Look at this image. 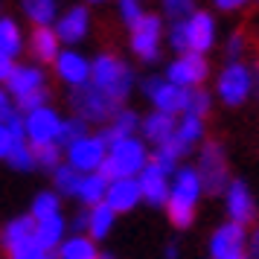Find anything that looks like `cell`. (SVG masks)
Here are the masks:
<instances>
[{"instance_id": "cell-1", "label": "cell", "mask_w": 259, "mask_h": 259, "mask_svg": "<svg viewBox=\"0 0 259 259\" xmlns=\"http://www.w3.org/2000/svg\"><path fill=\"white\" fill-rule=\"evenodd\" d=\"M201 192V175L198 169L192 166H178L172 172V181H169V198H166V212H169V222L175 227H189L192 219H195V204H198Z\"/></svg>"}, {"instance_id": "cell-2", "label": "cell", "mask_w": 259, "mask_h": 259, "mask_svg": "<svg viewBox=\"0 0 259 259\" xmlns=\"http://www.w3.org/2000/svg\"><path fill=\"white\" fill-rule=\"evenodd\" d=\"M149 160V154H146V146H143L134 134L128 137H119L108 146V154L105 160L99 163V175H105L108 181H114V178H128V175H137L143 166Z\"/></svg>"}, {"instance_id": "cell-3", "label": "cell", "mask_w": 259, "mask_h": 259, "mask_svg": "<svg viewBox=\"0 0 259 259\" xmlns=\"http://www.w3.org/2000/svg\"><path fill=\"white\" fill-rule=\"evenodd\" d=\"M70 102H73V111H76L79 117H84L88 122H111L114 114L122 108V102H119L117 96L105 94V91L96 88L91 79L84 84H76Z\"/></svg>"}, {"instance_id": "cell-4", "label": "cell", "mask_w": 259, "mask_h": 259, "mask_svg": "<svg viewBox=\"0 0 259 259\" xmlns=\"http://www.w3.org/2000/svg\"><path fill=\"white\" fill-rule=\"evenodd\" d=\"M91 82L96 88H102L105 94L117 96L119 102H125L131 84H134V76L131 70L117 59V56H99V59L91 64Z\"/></svg>"}, {"instance_id": "cell-5", "label": "cell", "mask_w": 259, "mask_h": 259, "mask_svg": "<svg viewBox=\"0 0 259 259\" xmlns=\"http://www.w3.org/2000/svg\"><path fill=\"white\" fill-rule=\"evenodd\" d=\"M3 247L12 259H44L47 253L35 242V215H21L6 224L3 230Z\"/></svg>"}, {"instance_id": "cell-6", "label": "cell", "mask_w": 259, "mask_h": 259, "mask_svg": "<svg viewBox=\"0 0 259 259\" xmlns=\"http://www.w3.org/2000/svg\"><path fill=\"white\" fill-rule=\"evenodd\" d=\"M198 175H201V187L210 195H222L224 187L230 184V172H227V157L224 149L219 143H204L198 157Z\"/></svg>"}, {"instance_id": "cell-7", "label": "cell", "mask_w": 259, "mask_h": 259, "mask_svg": "<svg viewBox=\"0 0 259 259\" xmlns=\"http://www.w3.org/2000/svg\"><path fill=\"white\" fill-rule=\"evenodd\" d=\"M215 91H219L224 105H233V108L242 105L247 96L253 94V73H250V67L242 64L239 59L230 61V64L222 70V76H219Z\"/></svg>"}, {"instance_id": "cell-8", "label": "cell", "mask_w": 259, "mask_h": 259, "mask_svg": "<svg viewBox=\"0 0 259 259\" xmlns=\"http://www.w3.org/2000/svg\"><path fill=\"white\" fill-rule=\"evenodd\" d=\"M160 35L163 24L157 15H140V21L131 24V50L143 61H157L160 56Z\"/></svg>"}, {"instance_id": "cell-9", "label": "cell", "mask_w": 259, "mask_h": 259, "mask_svg": "<svg viewBox=\"0 0 259 259\" xmlns=\"http://www.w3.org/2000/svg\"><path fill=\"white\" fill-rule=\"evenodd\" d=\"M210 256L212 259H242V256H247L245 224L233 222V219L227 224H222V227L210 236Z\"/></svg>"}, {"instance_id": "cell-10", "label": "cell", "mask_w": 259, "mask_h": 259, "mask_svg": "<svg viewBox=\"0 0 259 259\" xmlns=\"http://www.w3.org/2000/svg\"><path fill=\"white\" fill-rule=\"evenodd\" d=\"M207 59H204V53H195V50H184L181 56H178L172 64H169V70H166V79L169 82L181 84V88H195L207 79Z\"/></svg>"}, {"instance_id": "cell-11", "label": "cell", "mask_w": 259, "mask_h": 259, "mask_svg": "<svg viewBox=\"0 0 259 259\" xmlns=\"http://www.w3.org/2000/svg\"><path fill=\"white\" fill-rule=\"evenodd\" d=\"M108 154V143L102 137H79L67 146V163L79 172H96L99 163L105 160Z\"/></svg>"}, {"instance_id": "cell-12", "label": "cell", "mask_w": 259, "mask_h": 259, "mask_svg": "<svg viewBox=\"0 0 259 259\" xmlns=\"http://www.w3.org/2000/svg\"><path fill=\"white\" fill-rule=\"evenodd\" d=\"M143 91H146V96L154 102L157 111H166V114H184L187 88L169 82V79H160V76H152V79L143 82Z\"/></svg>"}, {"instance_id": "cell-13", "label": "cell", "mask_w": 259, "mask_h": 259, "mask_svg": "<svg viewBox=\"0 0 259 259\" xmlns=\"http://www.w3.org/2000/svg\"><path fill=\"white\" fill-rule=\"evenodd\" d=\"M137 181H140V192L143 198L149 201L152 207H163L166 198H169V172L157 160H146L140 172H137Z\"/></svg>"}, {"instance_id": "cell-14", "label": "cell", "mask_w": 259, "mask_h": 259, "mask_svg": "<svg viewBox=\"0 0 259 259\" xmlns=\"http://www.w3.org/2000/svg\"><path fill=\"white\" fill-rule=\"evenodd\" d=\"M143 192H140V181L137 175H128V178H114L108 181V189H105V204L111 207L114 212H128L140 204Z\"/></svg>"}, {"instance_id": "cell-15", "label": "cell", "mask_w": 259, "mask_h": 259, "mask_svg": "<svg viewBox=\"0 0 259 259\" xmlns=\"http://www.w3.org/2000/svg\"><path fill=\"white\" fill-rule=\"evenodd\" d=\"M24 128H26V140L29 143H47V140H56L59 137L61 119L56 111H50L47 105H41V108L26 114Z\"/></svg>"}, {"instance_id": "cell-16", "label": "cell", "mask_w": 259, "mask_h": 259, "mask_svg": "<svg viewBox=\"0 0 259 259\" xmlns=\"http://www.w3.org/2000/svg\"><path fill=\"white\" fill-rule=\"evenodd\" d=\"M224 201H227V215L239 224H247L253 222L256 215V201L250 195V189L242 184V181H230L224 187Z\"/></svg>"}, {"instance_id": "cell-17", "label": "cell", "mask_w": 259, "mask_h": 259, "mask_svg": "<svg viewBox=\"0 0 259 259\" xmlns=\"http://www.w3.org/2000/svg\"><path fill=\"white\" fill-rule=\"evenodd\" d=\"M187 24V47L195 53H207L215 44V21L210 12H192L184 18Z\"/></svg>"}, {"instance_id": "cell-18", "label": "cell", "mask_w": 259, "mask_h": 259, "mask_svg": "<svg viewBox=\"0 0 259 259\" xmlns=\"http://www.w3.org/2000/svg\"><path fill=\"white\" fill-rule=\"evenodd\" d=\"M56 73H59L61 82L76 88V84H84L91 79V61L79 53H73V50H64L56 56Z\"/></svg>"}, {"instance_id": "cell-19", "label": "cell", "mask_w": 259, "mask_h": 259, "mask_svg": "<svg viewBox=\"0 0 259 259\" xmlns=\"http://www.w3.org/2000/svg\"><path fill=\"white\" fill-rule=\"evenodd\" d=\"M88 26H91V15L84 6H73L67 12L59 18V26H56V32H59V41L64 44H76V41H82L88 35Z\"/></svg>"}, {"instance_id": "cell-20", "label": "cell", "mask_w": 259, "mask_h": 259, "mask_svg": "<svg viewBox=\"0 0 259 259\" xmlns=\"http://www.w3.org/2000/svg\"><path fill=\"white\" fill-rule=\"evenodd\" d=\"M61 236H64V219H61L59 212L35 219V242L44 253H53L61 245Z\"/></svg>"}, {"instance_id": "cell-21", "label": "cell", "mask_w": 259, "mask_h": 259, "mask_svg": "<svg viewBox=\"0 0 259 259\" xmlns=\"http://www.w3.org/2000/svg\"><path fill=\"white\" fill-rule=\"evenodd\" d=\"M175 125H178V119L175 114H166V111H157L154 108V114H149V117L140 122V128H143V137L149 143H163L166 137H172L175 134Z\"/></svg>"}, {"instance_id": "cell-22", "label": "cell", "mask_w": 259, "mask_h": 259, "mask_svg": "<svg viewBox=\"0 0 259 259\" xmlns=\"http://www.w3.org/2000/svg\"><path fill=\"white\" fill-rule=\"evenodd\" d=\"M32 56L38 61H56V56H59V32L50 29V24L32 29Z\"/></svg>"}, {"instance_id": "cell-23", "label": "cell", "mask_w": 259, "mask_h": 259, "mask_svg": "<svg viewBox=\"0 0 259 259\" xmlns=\"http://www.w3.org/2000/svg\"><path fill=\"white\" fill-rule=\"evenodd\" d=\"M6 84H9V91H12L15 96H21V94H26V91L44 88V73L38 70V67H32V64H24V67H15L12 76L6 79Z\"/></svg>"}, {"instance_id": "cell-24", "label": "cell", "mask_w": 259, "mask_h": 259, "mask_svg": "<svg viewBox=\"0 0 259 259\" xmlns=\"http://www.w3.org/2000/svg\"><path fill=\"white\" fill-rule=\"evenodd\" d=\"M114 215H117V212L111 210L105 201L91 204V212H88V233L94 236V239H105V236L111 233V227H114Z\"/></svg>"}, {"instance_id": "cell-25", "label": "cell", "mask_w": 259, "mask_h": 259, "mask_svg": "<svg viewBox=\"0 0 259 259\" xmlns=\"http://www.w3.org/2000/svg\"><path fill=\"white\" fill-rule=\"evenodd\" d=\"M137 128H140V119H137V114H131V111H122V108H119L117 114H114V119H111V125H108L99 137L111 146V143L119 140V137H128V134H134Z\"/></svg>"}, {"instance_id": "cell-26", "label": "cell", "mask_w": 259, "mask_h": 259, "mask_svg": "<svg viewBox=\"0 0 259 259\" xmlns=\"http://www.w3.org/2000/svg\"><path fill=\"white\" fill-rule=\"evenodd\" d=\"M6 160H9L12 169H18V172L35 169V154H32V146L26 140V134H12V146H9Z\"/></svg>"}, {"instance_id": "cell-27", "label": "cell", "mask_w": 259, "mask_h": 259, "mask_svg": "<svg viewBox=\"0 0 259 259\" xmlns=\"http://www.w3.org/2000/svg\"><path fill=\"white\" fill-rule=\"evenodd\" d=\"M105 189H108V178L105 175H99V172H84L76 198H82L84 204L91 207V204H96V201H105Z\"/></svg>"}, {"instance_id": "cell-28", "label": "cell", "mask_w": 259, "mask_h": 259, "mask_svg": "<svg viewBox=\"0 0 259 259\" xmlns=\"http://www.w3.org/2000/svg\"><path fill=\"white\" fill-rule=\"evenodd\" d=\"M59 256L61 259H96L99 253H96L94 239H84V236L79 233V236H73V239H67V242H61Z\"/></svg>"}, {"instance_id": "cell-29", "label": "cell", "mask_w": 259, "mask_h": 259, "mask_svg": "<svg viewBox=\"0 0 259 259\" xmlns=\"http://www.w3.org/2000/svg\"><path fill=\"white\" fill-rule=\"evenodd\" d=\"M82 175L84 172H79V169H73L70 163L64 166H56L53 169V178H56V187H59V195H76L79 192V184H82Z\"/></svg>"}, {"instance_id": "cell-30", "label": "cell", "mask_w": 259, "mask_h": 259, "mask_svg": "<svg viewBox=\"0 0 259 259\" xmlns=\"http://www.w3.org/2000/svg\"><path fill=\"white\" fill-rule=\"evenodd\" d=\"M24 12L32 26L53 24L56 21V0H24Z\"/></svg>"}, {"instance_id": "cell-31", "label": "cell", "mask_w": 259, "mask_h": 259, "mask_svg": "<svg viewBox=\"0 0 259 259\" xmlns=\"http://www.w3.org/2000/svg\"><path fill=\"white\" fill-rule=\"evenodd\" d=\"M21 44H24V38H21L18 24H15L12 18H0V50L9 53V56H18Z\"/></svg>"}, {"instance_id": "cell-32", "label": "cell", "mask_w": 259, "mask_h": 259, "mask_svg": "<svg viewBox=\"0 0 259 259\" xmlns=\"http://www.w3.org/2000/svg\"><path fill=\"white\" fill-rule=\"evenodd\" d=\"M175 137H181L187 146H195V143L204 137V122H201V117H195V114H184V119L175 125Z\"/></svg>"}, {"instance_id": "cell-33", "label": "cell", "mask_w": 259, "mask_h": 259, "mask_svg": "<svg viewBox=\"0 0 259 259\" xmlns=\"http://www.w3.org/2000/svg\"><path fill=\"white\" fill-rule=\"evenodd\" d=\"M32 146V154H35V163L44 166V169H56L59 166V157H61V146L56 140H47V143H29Z\"/></svg>"}, {"instance_id": "cell-34", "label": "cell", "mask_w": 259, "mask_h": 259, "mask_svg": "<svg viewBox=\"0 0 259 259\" xmlns=\"http://www.w3.org/2000/svg\"><path fill=\"white\" fill-rule=\"evenodd\" d=\"M210 94L207 91H198V84L195 88H187V99H184V114H195V117H204V114H210Z\"/></svg>"}, {"instance_id": "cell-35", "label": "cell", "mask_w": 259, "mask_h": 259, "mask_svg": "<svg viewBox=\"0 0 259 259\" xmlns=\"http://www.w3.org/2000/svg\"><path fill=\"white\" fill-rule=\"evenodd\" d=\"M88 134V119L84 117H73V119H61V128H59V137H56V143L59 146H70L73 140H79V137H84Z\"/></svg>"}, {"instance_id": "cell-36", "label": "cell", "mask_w": 259, "mask_h": 259, "mask_svg": "<svg viewBox=\"0 0 259 259\" xmlns=\"http://www.w3.org/2000/svg\"><path fill=\"white\" fill-rule=\"evenodd\" d=\"M53 212H59V195L56 192H41V195H35V201H32V215L35 219H44V215H53Z\"/></svg>"}, {"instance_id": "cell-37", "label": "cell", "mask_w": 259, "mask_h": 259, "mask_svg": "<svg viewBox=\"0 0 259 259\" xmlns=\"http://www.w3.org/2000/svg\"><path fill=\"white\" fill-rule=\"evenodd\" d=\"M163 12L172 21H184L195 12V0H163Z\"/></svg>"}, {"instance_id": "cell-38", "label": "cell", "mask_w": 259, "mask_h": 259, "mask_svg": "<svg viewBox=\"0 0 259 259\" xmlns=\"http://www.w3.org/2000/svg\"><path fill=\"white\" fill-rule=\"evenodd\" d=\"M41 105H47V91L44 88H35V91H26V94H21L18 96V108L21 111H35V108H41Z\"/></svg>"}, {"instance_id": "cell-39", "label": "cell", "mask_w": 259, "mask_h": 259, "mask_svg": "<svg viewBox=\"0 0 259 259\" xmlns=\"http://www.w3.org/2000/svg\"><path fill=\"white\" fill-rule=\"evenodd\" d=\"M169 44L175 53H184L187 47V24L184 21H172V29H169Z\"/></svg>"}, {"instance_id": "cell-40", "label": "cell", "mask_w": 259, "mask_h": 259, "mask_svg": "<svg viewBox=\"0 0 259 259\" xmlns=\"http://www.w3.org/2000/svg\"><path fill=\"white\" fill-rule=\"evenodd\" d=\"M119 15H122V21L128 26L134 24V21H140V15H143L140 0H119Z\"/></svg>"}, {"instance_id": "cell-41", "label": "cell", "mask_w": 259, "mask_h": 259, "mask_svg": "<svg viewBox=\"0 0 259 259\" xmlns=\"http://www.w3.org/2000/svg\"><path fill=\"white\" fill-rule=\"evenodd\" d=\"M242 50H245V38L239 35V32H236V35H230V41H227V59L236 61L239 56H242Z\"/></svg>"}, {"instance_id": "cell-42", "label": "cell", "mask_w": 259, "mask_h": 259, "mask_svg": "<svg viewBox=\"0 0 259 259\" xmlns=\"http://www.w3.org/2000/svg\"><path fill=\"white\" fill-rule=\"evenodd\" d=\"M15 56H9V53H3L0 50V82H6L9 76H12V70H15Z\"/></svg>"}, {"instance_id": "cell-43", "label": "cell", "mask_w": 259, "mask_h": 259, "mask_svg": "<svg viewBox=\"0 0 259 259\" xmlns=\"http://www.w3.org/2000/svg\"><path fill=\"white\" fill-rule=\"evenodd\" d=\"M9 146H12V134H9V125L0 122V157L9 154Z\"/></svg>"}, {"instance_id": "cell-44", "label": "cell", "mask_w": 259, "mask_h": 259, "mask_svg": "<svg viewBox=\"0 0 259 259\" xmlns=\"http://www.w3.org/2000/svg\"><path fill=\"white\" fill-rule=\"evenodd\" d=\"M9 117H12V102H9L6 91H0V122H9Z\"/></svg>"}, {"instance_id": "cell-45", "label": "cell", "mask_w": 259, "mask_h": 259, "mask_svg": "<svg viewBox=\"0 0 259 259\" xmlns=\"http://www.w3.org/2000/svg\"><path fill=\"white\" fill-rule=\"evenodd\" d=\"M212 3H215L222 12H233V9H242L247 0H212Z\"/></svg>"}, {"instance_id": "cell-46", "label": "cell", "mask_w": 259, "mask_h": 259, "mask_svg": "<svg viewBox=\"0 0 259 259\" xmlns=\"http://www.w3.org/2000/svg\"><path fill=\"white\" fill-rule=\"evenodd\" d=\"M247 256H256L259 259V227L247 236Z\"/></svg>"}, {"instance_id": "cell-47", "label": "cell", "mask_w": 259, "mask_h": 259, "mask_svg": "<svg viewBox=\"0 0 259 259\" xmlns=\"http://www.w3.org/2000/svg\"><path fill=\"white\" fill-rule=\"evenodd\" d=\"M73 230H79V233L88 230V212H79V215L73 219Z\"/></svg>"}, {"instance_id": "cell-48", "label": "cell", "mask_w": 259, "mask_h": 259, "mask_svg": "<svg viewBox=\"0 0 259 259\" xmlns=\"http://www.w3.org/2000/svg\"><path fill=\"white\" fill-rule=\"evenodd\" d=\"M250 73H253V94L259 96V67H250Z\"/></svg>"}, {"instance_id": "cell-49", "label": "cell", "mask_w": 259, "mask_h": 259, "mask_svg": "<svg viewBox=\"0 0 259 259\" xmlns=\"http://www.w3.org/2000/svg\"><path fill=\"white\" fill-rule=\"evenodd\" d=\"M166 256L175 259V256H178V245H169V247H166Z\"/></svg>"}, {"instance_id": "cell-50", "label": "cell", "mask_w": 259, "mask_h": 259, "mask_svg": "<svg viewBox=\"0 0 259 259\" xmlns=\"http://www.w3.org/2000/svg\"><path fill=\"white\" fill-rule=\"evenodd\" d=\"M91 3H102V0H91Z\"/></svg>"}]
</instances>
